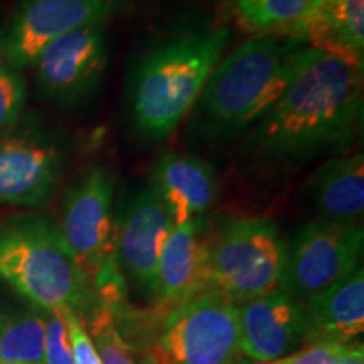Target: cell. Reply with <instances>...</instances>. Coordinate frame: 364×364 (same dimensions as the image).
I'll return each mask as SVG.
<instances>
[{
	"label": "cell",
	"mask_w": 364,
	"mask_h": 364,
	"mask_svg": "<svg viewBox=\"0 0 364 364\" xmlns=\"http://www.w3.org/2000/svg\"><path fill=\"white\" fill-rule=\"evenodd\" d=\"M108 53L105 22L80 27L54 39L33 65L41 91L61 105H75L88 98L102 83Z\"/></svg>",
	"instance_id": "9c48e42d"
},
{
	"label": "cell",
	"mask_w": 364,
	"mask_h": 364,
	"mask_svg": "<svg viewBox=\"0 0 364 364\" xmlns=\"http://www.w3.org/2000/svg\"><path fill=\"white\" fill-rule=\"evenodd\" d=\"M306 188L322 220L358 225L364 213L363 154L329 159L309 177Z\"/></svg>",
	"instance_id": "ac0fdd59"
},
{
	"label": "cell",
	"mask_w": 364,
	"mask_h": 364,
	"mask_svg": "<svg viewBox=\"0 0 364 364\" xmlns=\"http://www.w3.org/2000/svg\"><path fill=\"white\" fill-rule=\"evenodd\" d=\"M176 221L162 199L147 188L140 191L117 223L115 260L122 277L147 300L156 299L164 243Z\"/></svg>",
	"instance_id": "8fae6325"
},
{
	"label": "cell",
	"mask_w": 364,
	"mask_h": 364,
	"mask_svg": "<svg viewBox=\"0 0 364 364\" xmlns=\"http://www.w3.org/2000/svg\"><path fill=\"white\" fill-rule=\"evenodd\" d=\"M150 189L171 211L176 223L203 218L218 198L216 171L201 157L167 152L152 169Z\"/></svg>",
	"instance_id": "9a60e30c"
},
{
	"label": "cell",
	"mask_w": 364,
	"mask_h": 364,
	"mask_svg": "<svg viewBox=\"0 0 364 364\" xmlns=\"http://www.w3.org/2000/svg\"><path fill=\"white\" fill-rule=\"evenodd\" d=\"M318 0H235L241 24L250 31L290 34L297 38L300 26Z\"/></svg>",
	"instance_id": "d6986e66"
},
{
	"label": "cell",
	"mask_w": 364,
	"mask_h": 364,
	"mask_svg": "<svg viewBox=\"0 0 364 364\" xmlns=\"http://www.w3.org/2000/svg\"><path fill=\"white\" fill-rule=\"evenodd\" d=\"M287 243L279 226L267 218H241L209 236L213 287L235 304L280 289Z\"/></svg>",
	"instance_id": "8992f818"
},
{
	"label": "cell",
	"mask_w": 364,
	"mask_h": 364,
	"mask_svg": "<svg viewBox=\"0 0 364 364\" xmlns=\"http://www.w3.org/2000/svg\"><path fill=\"white\" fill-rule=\"evenodd\" d=\"M297 38L363 71L364 0H318Z\"/></svg>",
	"instance_id": "e0dca14e"
},
{
	"label": "cell",
	"mask_w": 364,
	"mask_h": 364,
	"mask_svg": "<svg viewBox=\"0 0 364 364\" xmlns=\"http://www.w3.org/2000/svg\"><path fill=\"white\" fill-rule=\"evenodd\" d=\"M228 364H253V361H250V359H236V361Z\"/></svg>",
	"instance_id": "83f0119b"
},
{
	"label": "cell",
	"mask_w": 364,
	"mask_h": 364,
	"mask_svg": "<svg viewBox=\"0 0 364 364\" xmlns=\"http://www.w3.org/2000/svg\"><path fill=\"white\" fill-rule=\"evenodd\" d=\"M341 343H312L285 356L284 364H338Z\"/></svg>",
	"instance_id": "d4e9b609"
},
{
	"label": "cell",
	"mask_w": 364,
	"mask_h": 364,
	"mask_svg": "<svg viewBox=\"0 0 364 364\" xmlns=\"http://www.w3.org/2000/svg\"><path fill=\"white\" fill-rule=\"evenodd\" d=\"M26 105V80L19 68L0 63V135L12 129Z\"/></svg>",
	"instance_id": "7402d4cb"
},
{
	"label": "cell",
	"mask_w": 364,
	"mask_h": 364,
	"mask_svg": "<svg viewBox=\"0 0 364 364\" xmlns=\"http://www.w3.org/2000/svg\"><path fill=\"white\" fill-rule=\"evenodd\" d=\"M284 363H285V358L272 359V361H260V363H253V364H284Z\"/></svg>",
	"instance_id": "4316f807"
},
{
	"label": "cell",
	"mask_w": 364,
	"mask_h": 364,
	"mask_svg": "<svg viewBox=\"0 0 364 364\" xmlns=\"http://www.w3.org/2000/svg\"><path fill=\"white\" fill-rule=\"evenodd\" d=\"M0 279L46 312L73 311L81 317L100 307L88 275L58 228L41 218L0 226Z\"/></svg>",
	"instance_id": "277c9868"
},
{
	"label": "cell",
	"mask_w": 364,
	"mask_h": 364,
	"mask_svg": "<svg viewBox=\"0 0 364 364\" xmlns=\"http://www.w3.org/2000/svg\"><path fill=\"white\" fill-rule=\"evenodd\" d=\"M115 182L103 167L85 174L68 194L58 231L93 285L98 302L117 307L124 299V277L115 260Z\"/></svg>",
	"instance_id": "5b68a950"
},
{
	"label": "cell",
	"mask_w": 364,
	"mask_h": 364,
	"mask_svg": "<svg viewBox=\"0 0 364 364\" xmlns=\"http://www.w3.org/2000/svg\"><path fill=\"white\" fill-rule=\"evenodd\" d=\"M0 364H22V363H7V361H0Z\"/></svg>",
	"instance_id": "f1b7e54d"
},
{
	"label": "cell",
	"mask_w": 364,
	"mask_h": 364,
	"mask_svg": "<svg viewBox=\"0 0 364 364\" xmlns=\"http://www.w3.org/2000/svg\"><path fill=\"white\" fill-rule=\"evenodd\" d=\"M361 225L317 218L287 245L280 289L304 304L361 267Z\"/></svg>",
	"instance_id": "ba28073f"
},
{
	"label": "cell",
	"mask_w": 364,
	"mask_h": 364,
	"mask_svg": "<svg viewBox=\"0 0 364 364\" xmlns=\"http://www.w3.org/2000/svg\"><path fill=\"white\" fill-rule=\"evenodd\" d=\"M48 312H19L0 318V361L43 364Z\"/></svg>",
	"instance_id": "ffe728a7"
},
{
	"label": "cell",
	"mask_w": 364,
	"mask_h": 364,
	"mask_svg": "<svg viewBox=\"0 0 364 364\" xmlns=\"http://www.w3.org/2000/svg\"><path fill=\"white\" fill-rule=\"evenodd\" d=\"M338 364H364L363 343L358 339L341 343Z\"/></svg>",
	"instance_id": "484cf974"
},
{
	"label": "cell",
	"mask_w": 364,
	"mask_h": 364,
	"mask_svg": "<svg viewBox=\"0 0 364 364\" xmlns=\"http://www.w3.org/2000/svg\"><path fill=\"white\" fill-rule=\"evenodd\" d=\"M304 44L262 34L221 58L191 110L193 132L221 140L257 125L292 80Z\"/></svg>",
	"instance_id": "7a4b0ae2"
},
{
	"label": "cell",
	"mask_w": 364,
	"mask_h": 364,
	"mask_svg": "<svg viewBox=\"0 0 364 364\" xmlns=\"http://www.w3.org/2000/svg\"><path fill=\"white\" fill-rule=\"evenodd\" d=\"M306 343H348L364 331V272L354 270L338 284L302 304Z\"/></svg>",
	"instance_id": "2e32d148"
},
{
	"label": "cell",
	"mask_w": 364,
	"mask_h": 364,
	"mask_svg": "<svg viewBox=\"0 0 364 364\" xmlns=\"http://www.w3.org/2000/svg\"><path fill=\"white\" fill-rule=\"evenodd\" d=\"M63 169L61 150L48 136L14 132L0 136V204L39 208L51 199Z\"/></svg>",
	"instance_id": "7c38bea8"
},
{
	"label": "cell",
	"mask_w": 364,
	"mask_h": 364,
	"mask_svg": "<svg viewBox=\"0 0 364 364\" xmlns=\"http://www.w3.org/2000/svg\"><path fill=\"white\" fill-rule=\"evenodd\" d=\"M240 354V306L211 287L167 314L152 363L228 364Z\"/></svg>",
	"instance_id": "52a82bcc"
},
{
	"label": "cell",
	"mask_w": 364,
	"mask_h": 364,
	"mask_svg": "<svg viewBox=\"0 0 364 364\" xmlns=\"http://www.w3.org/2000/svg\"><path fill=\"white\" fill-rule=\"evenodd\" d=\"M61 314L65 317L68 334H70L73 364H103L81 317L73 311H61Z\"/></svg>",
	"instance_id": "cb8c5ba5"
},
{
	"label": "cell",
	"mask_w": 364,
	"mask_h": 364,
	"mask_svg": "<svg viewBox=\"0 0 364 364\" xmlns=\"http://www.w3.org/2000/svg\"><path fill=\"white\" fill-rule=\"evenodd\" d=\"M125 0H24L4 41L6 61L16 68L34 65L41 51L71 31L105 22Z\"/></svg>",
	"instance_id": "30bf717a"
},
{
	"label": "cell",
	"mask_w": 364,
	"mask_h": 364,
	"mask_svg": "<svg viewBox=\"0 0 364 364\" xmlns=\"http://www.w3.org/2000/svg\"><path fill=\"white\" fill-rule=\"evenodd\" d=\"M209 273V235L203 218L176 223L164 243L159 263L157 292L154 304L157 314H167L211 289Z\"/></svg>",
	"instance_id": "4fadbf2b"
},
{
	"label": "cell",
	"mask_w": 364,
	"mask_h": 364,
	"mask_svg": "<svg viewBox=\"0 0 364 364\" xmlns=\"http://www.w3.org/2000/svg\"><path fill=\"white\" fill-rule=\"evenodd\" d=\"M363 115V71L318 49L300 53L282 97L253 127L250 144L279 162L348 149Z\"/></svg>",
	"instance_id": "6da1fadb"
},
{
	"label": "cell",
	"mask_w": 364,
	"mask_h": 364,
	"mask_svg": "<svg viewBox=\"0 0 364 364\" xmlns=\"http://www.w3.org/2000/svg\"><path fill=\"white\" fill-rule=\"evenodd\" d=\"M43 364H73L71 341L61 311L48 312V316H46Z\"/></svg>",
	"instance_id": "603a6c76"
},
{
	"label": "cell",
	"mask_w": 364,
	"mask_h": 364,
	"mask_svg": "<svg viewBox=\"0 0 364 364\" xmlns=\"http://www.w3.org/2000/svg\"><path fill=\"white\" fill-rule=\"evenodd\" d=\"M307 318L302 304L282 289L240 306V351L250 361H272L306 343Z\"/></svg>",
	"instance_id": "5bb4252c"
},
{
	"label": "cell",
	"mask_w": 364,
	"mask_h": 364,
	"mask_svg": "<svg viewBox=\"0 0 364 364\" xmlns=\"http://www.w3.org/2000/svg\"><path fill=\"white\" fill-rule=\"evenodd\" d=\"M90 332V338L93 341L103 364H142L132 346L118 332L115 326V314L112 309L100 306L91 312Z\"/></svg>",
	"instance_id": "44dd1931"
},
{
	"label": "cell",
	"mask_w": 364,
	"mask_h": 364,
	"mask_svg": "<svg viewBox=\"0 0 364 364\" xmlns=\"http://www.w3.org/2000/svg\"><path fill=\"white\" fill-rule=\"evenodd\" d=\"M228 39L226 27L199 29L145 54L130 86L132 117L140 134L149 139L174 134L201 97Z\"/></svg>",
	"instance_id": "3957f363"
}]
</instances>
